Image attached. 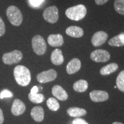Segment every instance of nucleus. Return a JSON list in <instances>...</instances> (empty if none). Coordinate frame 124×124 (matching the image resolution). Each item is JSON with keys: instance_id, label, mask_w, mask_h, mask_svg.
Here are the masks:
<instances>
[{"instance_id": "39448f33", "label": "nucleus", "mask_w": 124, "mask_h": 124, "mask_svg": "<svg viewBox=\"0 0 124 124\" xmlns=\"http://www.w3.org/2000/svg\"><path fill=\"white\" fill-rule=\"evenodd\" d=\"M23 55L21 51L14 50L8 53L4 54L2 56V61L5 64L12 65L19 63L22 60Z\"/></svg>"}, {"instance_id": "423d86ee", "label": "nucleus", "mask_w": 124, "mask_h": 124, "mask_svg": "<svg viewBox=\"0 0 124 124\" xmlns=\"http://www.w3.org/2000/svg\"><path fill=\"white\" fill-rule=\"evenodd\" d=\"M44 19L51 24H55L59 20V9L56 6H51L45 9L43 13Z\"/></svg>"}, {"instance_id": "c756f323", "label": "nucleus", "mask_w": 124, "mask_h": 124, "mask_svg": "<svg viewBox=\"0 0 124 124\" xmlns=\"http://www.w3.org/2000/svg\"><path fill=\"white\" fill-rule=\"evenodd\" d=\"M108 1V0H95V2L98 5H102L106 4Z\"/></svg>"}, {"instance_id": "f3484780", "label": "nucleus", "mask_w": 124, "mask_h": 124, "mask_svg": "<svg viewBox=\"0 0 124 124\" xmlns=\"http://www.w3.org/2000/svg\"><path fill=\"white\" fill-rule=\"evenodd\" d=\"M51 60L54 64L59 66L64 62V57L62 51L60 49H55L52 51L51 55Z\"/></svg>"}, {"instance_id": "dca6fc26", "label": "nucleus", "mask_w": 124, "mask_h": 124, "mask_svg": "<svg viewBox=\"0 0 124 124\" xmlns=\"http://www.w3.org/2000/svg\"><path fill=\"white\" fill-rule=\"evenodd\" d=\"M31 117L36 122H41L44 117V109L41 106H35L31 110Z\"/></svg>"}, {"instance_id": "473e14b6", "label": "nucleus", "mask_w": 124, "mask_h": 124, "mask_svg": "<svg viewBox=\"0 0 124 124\" xmlns=\"http://www.w3.org/2000/svg\"><path fill=\"white\" fill-rule=\"evenodd\" d=\"M112 124H123L121 122H113Z\"/></svg>"}, {"instance_id": "20e7f679", "label": "nucleus", "mask_w": 124, "mask_h": 124, "mask_svg": "<svg viewBox=\"0 0 124 124\" xmlns=\"http://www.w3.org/2000/svg\"><path fill=\"white\" fill-rule=\"evenodd\" d=\"M32 48L35 54L43 55L46 51V44L44 39L40 35H36L32 40Z\"/></svg>"}, {"instance_id": "1a4fd4ad", "label": "nucleus", "mask_w": 124, "mask_h": 124, "mask_svg": "<svg viewBox=\"0 0 124 124\" xmlns=\"http://www.w3.org/2000/svg\"><path fill=\"white\" fill-rule=\"evenodd\" d=\"M108 35L104 31H98L93 35L91 38V43L94 46H102L107 41Z\"/></svg>"}, {"instance_id": "4be33fe9", "label": "nucleus", "mask_w": 124, "mask_h": 124, "mask_svg": "<svg viewBox=\"0 0 124 124\" xmlns=\"http://www.w3.org/2000/svg\"><path fill=\"white\" fill-rule=\"evenodd\" d=\"M46 105L51 110L54 111L58 110L60 108L59 103L55 98H49L46 101Z\"/></svg>"}, {"instance_id": "ddd939ff", "label": "nucleus", "mask_w": 124, "mask_h": 124, "mask_svg": "<svg viewBox=\"0 0 124 124\" xmlns=\"http://www.w3.org/2000/svg\"><path fill=\"white\" fill-rule=\"evenodd\" d=\"M47 41L49 46L53 47L60 46L64 44V39L60 34H52L49 35Z\"/></svg>"}, {"instance_id": "0eeeda50", "label": "nucleus", "mask_w": 124, "mask_h": 124, "mask_svg": "<svg viewBox=\"0 0 124 124\" xmlns=\"http://www.w3.org/2000/svg\"><path fill=\"white\" fill-rule=\"evenodd\" d=\"M90 58L91 60L97 63H105L109 60L110 55L108 51L105 49H96L91 53Z\"/></svg>"}, {"instance_id": "a878e982", "label": "nucleus", "mask_w": 124, "mask_h": 124, "mask_svg": "<svg viewBox=\"0 0 124 124\" xmlns=\"http://www.w3.org/2000/svg\"><path fill=\"white\" fill-rule=\"evenodd\" d=\"M13 94L11 91L8 90H4L0 93V99L5 98H12L13 97Z\"/></svg>"}, {"instance_id": "412c9836", "label": "nucleus", "mask_w": 124, "mask_h": 124, "mask_svg": "<svg viewBox=\"0 0 124 124\" xmlns=\"http://www.w3.org/2000/svg\"><path fill=\"white\" fill-rule=\"evenodd\" d=\"M88 86H89V84L86 80L80 79L74 83L73 89L77 92L83 93L87 90V89H88Z\"/></svg>"}, {"instance_id": "7ed1b4c3", "label": "nucleus", "mask_w": 124, "mask_h": 124, "mask_svg": "<svg viewBox=\"0 0 124 124\" xmlns=\"http://www.w3.org/2000/svg\"><path fill=\"white\" fill-rule=\"evenodd\" d=\"M7 16L10 23L14 26L18 27L22 24L23 16L21 10L14 5L9 7L7 9Z\"/></svg>"}, {"instance_id": "9d476101", "label": "nucleus", "mask_w": 124, "mask_h": 124, "mask_svg": "<svg viewBox=\"0 0 124 124\" xmlns=\"http://www.w3.org/2000/svg\"><path fill=\"white\" fill-rule=\"evenodd\" d=\"M90 97L93 102H104L108 99V94L105 91L94 90L90 93Z\"/></svg>"}, {"instance_id": "6ab92c4d", "label": "nucleus", "mask_w": 124, "mask_h": 124, "mask_svg": "<svg viewBox=\"0 0 124 124\" xmlns=\"http://www.w3.org/2000/svg\"><path fill=\"white\" fill-rule=\"evenodd\" d=\"M118 69V65L116 63H110L102 68L100 70V74L102 75H108L113 73Z\"/></svg>"}, {"instance_id": "f8f14e48", "label": "nucleus", "mask_w": 124, "mask_h": 124, "mask_svg": "<svg viewBox=\"0 0 124 124\" xmlns=\"http://www.w3.org/2000/svg\"><path fill=\"white\" fill-rule=\"evenodd\" d=\"M26 109L25 105L24 102L20 100L16 99L14 101L12 105L11 111L15 116H20L24 113Z\"/></svg>"}, {"instance_id": "5701e85b", "label": "nucleus", "mask_w": 124, "mask_h": 124, "mask_svg": "<svg viewBox=\"0 0 124 124\" xmlns=\"http://www.w3.org/2000/svg\"><path fill=\"white\" fill-rule=\"evenodd\" d=\"M116 85L120 91L124 92V70L119 73L116 79Z\"/></svg>"}, {"instance_id": "cd10ccee", "label": "nucleus", "mask_w": 124, "mask_h": 124, "mask_svg": "<svg viewBox=\"0 0 124 124\" xmlns=\"http://www.w3.org/2000/svg\"><path fill=\"white\" fill-rule=\"evenodd\" d=\"M44 1V0H29V2L33 7H36L41 5Z\"/></svg>"}, {"instance_id": "aec40b11", "label": "nucleus", "mask_w": 124, "mask_h": 124, "mask_svg": "<svg viewBox=\"0 0 124 124\" xmlns=\"http://www.w3.org/2000/svg\"><path fill=\"white\" fill-rule=\"evenodd\" d=\"M67 113L69 116L72 117L79 118L80 117L86 115L87 111L84 108H77V107H73L67 109Z\"/></svg>"}, {"instance_id": "2f4dec72", "label": "nucleus", "mask_w": 124, "mask_h": 124, "mask_svg": "<svg viewBox=\"0 0 124 124\" xmlns=\"http://www.w3.org/2000/svg\"><path fill=\"white\" fill-rule=\"evenodd\" d=\"M4 117L3 115V112L2 110L0 108V124H2L4 122Z\"/></svg>"}, {"instance_id": "2eb2a0df", "label": "nucleus", "mask_w": 124, "mask_h": 124, "mask_svg": "<svg viewBox=\"0 0 124 124\" xmlns=\"http://www.w3.org/2000/svg\"><path fill=\"white\" fill-rule=\"evenodd\" d=\"M66 33L67 35L74 38H80L83 36L84 31L83 29L77 26H70L66 30Z\"/></svg>"}, {"instance_id": "c85d7f7f", "label": "nucleus", "mask_w": 124, "mask_h": 124, "mask_svg": "<svg viewBox=\"0 0 124 124\" xmlns=\"http://www.w3.org/2000/svg\"><path fill=\"white\" fill-rule=\"evenodd\" d=\"M72 124H89V123L83 119L77 118L72 121Z\"/></svg>"}, {"instance_id": "b1692460", "label": "nucleus", "mask_w": 124, "mask_h": 124, "mask_svg": "<svg viewBox=\"0 0 124 124\" xmlns=\"http://www.w3.org/2000/svg\"><path fill=\"white\" fill-rule=\"evenodd\" d=\"M28 98L31 102L35 103H41L45 100L44 95H43L42 94H38V93L35 94H31V93H29L28 94Z\"/></svg>"}, {"instance_id": "393cba45", "label": "nucleus", "mask_w": 124, "mask_h": 124, "mask_svg": "<svg viewBox=\"0 0 124 124\" xmlns=\"http://www.w3.org/2000/svg\"><path fill=\"white\" fill-rule=\"evenodd\" d=\"M114 7V9L118 13L124 15V0H115Z\"/></svg>"}, {"instance_id": "f03ea898", "label": "nucleus", "mask_w": 124, "mask_h": 124, "mask_svg": "<svg viewBox=\"0 0 124 124\" xmlns=\"http://www.w3.org/2000/svg\"><path fill=\"white\" fill-rule=\"evenodd\" d=\"M65 14L69 19L73 21H79L86 16L87 9L84 5H77L68 8L66 10Z\"/></svg>"}, {"instance_id": "bb28decb", "label": "nucleus", "mask_w": 124, "mask_h": 124, "mask_svg": "<svg viewBox=\"0 0 124 124\" xmlns=\"http://www.w3.org/2000/svg\"><path fill=\"white\" fill-rule=\"evenodd\" d=\"M5 25L2 18L0 17V37L2 36L5 33Z\"/></svg>"}, {"instance_id": "7c9ffc66", "label": "nucleus", "mask_w": 124, "mask_h": 124, "mask_svg": "<svg viewBox=\"0 0 124 124\" xmlns=\"http://www.w3.org/2000/svg\"><path fill=\"white\" fill-rule=\"evenodd\" d=\"M39 91V89L37 86H34L32 87V89L31 90V94H37Z\"/></svg>"}, {"instance_id": "a211bd4d", "label": "nucleus", "mask_w": 124, "mask_h": 124, "mask_svg": "<svg viewBox=\"0 0 124 124\" xmlns=\"http://www.w3.org/2000/svg\"><path fill=\"white\" fill-rule=\"evenodd\" d=\"M108 44L113 46H124V32L113 37L109 40Z\"/></svg>"}, {"instance_id": "4468645a", "label": "nucleus", "mask_w": 124, "mask_h": 124, "mask_svg": "<svg viewBox=\"0 0 124 124\" xmlns=\"http://www.w3.org/2000/svg\"><path fill=\"white\" fill-rule=\"evenodd\" d=\"M52 93L54 97L60 101H66L69 97L66 91L59 85L54 86L52 89Z\"/></svg>"}, {"instance_id": "6e6552de", "label": "nucleus", "mask_w": 124, "mask_h": 124, "mask_svg": "<svg viewBox=\"0 0 124 124\" xmlns=\"http://www.w3.org/2000/svg\"><path fill=\"white\" fill-rule=\"evenodd\" d=\"M56 71L54 69H49L47 71L40 72L37 75V80L39 82L41 83H46L48 82L53 81L56 78Z\"/></svg>"}, {"instance_id": "9b49d317", "label": "nucleus", "mask_w": 124, "mask_h": 124, "mask_svg": "<svg viewBox=\"0 0 124 124\" xmlns=\"http://www.w3.org/2000/svg\"><path fill=\"white\" fill-rule=\"evenodd\" d=\"M81 68V62L78 58H74L69 62L66 67V71L68 74H75L79 71Z\"/></svg>"}, {"instance_id": "f257e3e1", "label": "nucleus", "mask_w": 124, "mask_h": 124, "mask_svg": "<svg viewBox=\"0 0 124 124\" xmlns=\"http://www.w3.org/2000/svg\"><path fill=\"white\" fill-rule=\"evenodd\" d=\"M14 77L16 81L21 86H27L31 80V75L29 70L23 65H18L14 69Z\"/></svg>"}]
</instances>
